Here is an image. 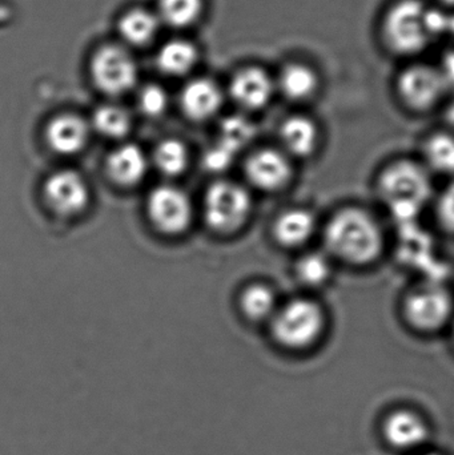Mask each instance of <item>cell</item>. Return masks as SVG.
<instances>
[{"instance_id": "8fae6325", "label": "cell", "mask_w": 454, "mask_h": 455, "mask_svg": "<svg viewBox=\"0 0 454 455\" xmlns=\"http://www.w3.org/2000/svg\"><path fill=\"white\" fill-rule=\"evenodd\" d=\"M248 179L264 191H277L292 179V165L283 152L261 149L248 159L245 165Z\"/></svg>"}, {"instance_id": "6da1fadb", "label": "cell", "mask_w": 454, "mask_h": 455, "mask_svg": "<svg viewBox=\"0 0 454 455\" xmlns=\"http://www.w3.org/2000/svg\"><path fill=\"white\" fill-rule=\"evenodd\" d=\"M328 253L351 265H368L380 257L384 248L381 227L367 211L357 207L336 212L324 229Z\"/></svg>"}, {"instance_id": "277c9868", "label": "cell", "mask_w": 454, "mask_h": 455, "mask_svg": "<svg viewBox=\"0 0 454 455\" xmlns=\"http://www.w3.org/2000/svg\"><path fill=\"white\" fill-rule=\"evenodd\" d=\"M325 313L314 299H296L274 315L275 339L291 350H304L316 344L325 329Z\"/></svg>"}, {"instance_id": "4316f807", "label": "cell", "mask_w": 454, "mask_h": 455, "mask_svg": "<svg viewBox=\"0 0 454 455\" xmlns=\"http://www.w3.org/2000/svg\"><path fill=\"white\" fill-rule=\"evenodd\" d=\"M220 133L221 138L219 143L224 144L237 154L255 138L256 128L252 122L245 117L231 116L224 120Z\"/></svg>"}, {"instance_id": "4fadbf2b", "label": "cell", "mask_w": 454, "mask_h": 455, "mask_svg": "<svg viewBox=\"0 0 454 455\" xmlns=\"http://www.w3.org/2000/svg\"><path fill=\"white\" fill-rule=\"evenodd\" d=\"M383 433L392 448L407 451L421 448L431 435L423 417L410 411H396L389 414L384 422Z\"/></svg>"}, {"instance_id": "ac0fdd59", "label": "cell", "mask_w": 454, "mask_h": 455, "mask_svg": "<svg viewBox=\"0 0 454 455\" xmlns=\"http://www.w3.org/2000/svg\"><path fill=\"white\" fill-rule=\"evenodd\" d=\"M220 106V90L211 80H194L187 84L181 92V107L187 116L191 119H208L218 112Z\"/></svg>"}, {"instance_id": "30bf717a", "label": "cell", "mask_w": 454, "mask_h": 455, "mask_svg": "<svg viewBox=\"0 0 454 455\" xmlns=\"http://www.w3.org/2000/svg\"><path fill=\"white\" fill-rule=\"evenodd\" d=\"M44 196L53 211L61 215H75L84 210L90 199L87 184L74 171H60L50 176L44 186Z\"/></svg>"}, {"instance_id": "f1b7e54d", "label": "cell", "mask_w": 454, "mask_h": 455, "mask_svg": "<svg viewBox=\"0 0 454 455\" xmlns=\"http://www.w3.org/2000/svg\"><path fill=\"white\" fill-rule=\"evenodd\" d=\"M167 93L159 85H147L139 96V106L148 116H159L167 108Z\"/></svg>"}, {"instance_id": "9a60e30c", "label": "cell", "mask_w": 454, "mask_h": 455, "mask_svg": "<svg viewBox=\"0 0 454 455\" xmlns=\"http://www.w3.org/2000/svg\"><path fill=\"white\" fill-rule=\"evenodd\" d=\"M317 221L312 211L307 208H291L275 221L274 235L277 243L287 248L306 245L315 233Z\"/></svg>"}, {"instance_id": "44dd1931", "label": "cell", "mask_w": 454, "mask_h": 455, "mask_svg": "<svg viewBox=\"0 0 454 455\" xmlns=\"http://www.w3.org/2000/svg\"><path fill=\"white\" fill-rule=\"evenodd\" d=\"M159 28V21L154 13L144 10L128 12L119 23V31L125 42L143 45L151 42Z\"/></svg>"}, {"instance_id": "d6986e66", "label": "cell", "mask_w": 454, "mask_h": 455, "mask_svg": "<svg viewBox=\"0 0 454 455\" xmlns=\"http://www.w3.org/2000/svg\"><path fill=\"white\" fill-rule=\"evenodd\" d=\"M109 176L122 186H133L146 175L147 160L135 144H125L109 155L107 162Z\"/></svg>"}, {"instance_id": "1f68e13d", "label": "cell", "mask_w": 454, "mask_h": 455, "mask_svg": "<svg viewBox=\"0 0 454 455\" xmlns=\"http://www.w3.org/2000/svg\"><path fill=\"white\" fill-rule=\"evenodd\" d=\"M450 15L442 8L426 7V26L431 39L450 34Z\"/></svg>"}, {"instance_id": "d6a6232c", "label": "cell", "mask_w": 454, "mask_h": 455, "mask_svg": "<svg viewBox=\"0 0 454 455\" xmlns=\"http://www.w3.org/2000/svg\"><path fill=\"white\" fill-rule=\"evenodd\" d=\"M440 69H442V75H444L448 90L454 91V51L445 53Z\"/></svg>"}, {"instance_id": "f546056e", "label": "cell", "mask_w": 454, "mask_h": 455, "mask_svg": "<svg viewBox=\"0 0 454 455\" xmlns=\"http://www.w3.org/2000/svg\"><path fill=\"white\" fill-rule=\"evenodd\" d=\"M437 220L447 232L454 233V180L440 194L436 204Z\"/></svg>"}, {"instance_id": "ffe728a7", "label": "cell", "mask_w": 454, "mask_h": 455, "mask_svg": "<svg viewBox=\"0 0 454 455\" xmlns=\"http://www.w3.org/2000/svg\"><path fill=\"white\" fill-rule=\"evenodd\" d=\"M197 51L186 40H172L160 48L156 63L160 71L171 76H180L191 71L196 64Z\"/></svg>"}, {"instance_id": "9c48e42d", "label": "cell", "mask_w": 454, "mask_h": 455, "mask_svg": "<svg viewBox=\"0 0 454 455\" xmlns=\"http://www.w3.org/2000/svg\"><path fill=\"white\" fill-rule=\"evenodd\" d=\"M148 213L160 230L175 235L186 230L191 223L192 207L183 191L175 187L162 186L149 195Z\"/></svg>"}, {"instance_id": "836d02e7", "label": "cell", "mask_w": 454, "mask_h": 455, "mask_svg": "<svg viewBox=\"0 0 454 455\" xmlns=\"http://www.w3.org/2000/svg\"><path fill=\"white\" fill-rule=\"evenodd\" d=\"M437 2L442 3L445 7H454V0H437Z\"/></svg>"}, {"instance_id": "3957f363", "label": "cell", "mask_w": 454, "mask_h": 455, "mask_svg": "<svg viewBox=\"0 0 454 455\" xmlns=\"http://www.w3.org/2000/svg\"><path fill=\"white\" fill-rule=\"evenodd\" d=\"M426 3L397 0L386 10L381 21V36L386 48L399 56H415L431 44L426 31Z\"/></svg>"}, {"instance_id": "d4e9b609", "label": "cell", "mask_w": 454, "mask_h": 455, "mask_svg": "<svg viewBox=\"0 0 454 455\" xmlns=\"http://www.w3.org/2000/svg\"><path fill=\"white\" fill-rule=\"evenodd\" d=\"M202 0H160V18L175 28L191 26L202 12Z\"/></svg>"}, {"instance_id": "5bb4252c", "label": "cell", "mask_w": 454, "mask_h": 455, "mask_svg": "<svg viewBox=\"0 0 454 455\" xmlns=\"http://www.w3.org/2000/svg\"><path fill=\"white\" fill-rule=\"evenodd\" d=\"M280 139L291 156L306 159L316 152L320 131L316 122L311 117L306 115H293L283 122Z\"/></svg>"}, {"instance_id": "52a82bcc", "label": "cell", "mask_w": 454, "mask_h": 455, "mask_svg": "<svg viewBox=\"0 0 454 455\" xmlns=\"http://www.w3.org/2000/svg\"><path fill=\"white\" fill-rule=\"evenodd\" d=\"M252 203L243 187L219 181L211 187L205 197V219L219 232H232L247 221Z\"/></svg>"}, {"instance_id": "484cf974", "label": "cell", "mask_w": 454, "mask_h": 455, "mask_svg": "<svg viewBox=\"0 0 454 455\" xmlns=\"http://www.w3.org/2000/svg\"><path fill=\"white\" fill-rule=\"evenodd\" d=\"M93 125L101 135L122 138L131 127L130 115L116 106H103L93 115Z\"/></svg>"}, {"instance_id": "7402d4cb", "label": "cell", "mask_w": 454, "mask_h": 455, "mask_svg": "<svg viewBox=\"0 0 454 455\" xmlns=\"http://www.w3.org/2000/svg\"><path fill=\"white\" fill-rule=\"evenodd\" d=\"M424 157L429 170L454 176V136L447 132L432 135L424 146Z\"/></svg>"}, {"instance_id": "e575fe53", "label": "cell", "mask_w": 454, "mask_h": 455, "mask_svg": "<svg viewBox=\"0 0 454 455\" xmlns=\"http://www.w3.org/2000/svg\"><path fill=\"white\" fill-rule=\"evenodd\" d=\"M450 35H452L454 37V13L450 15Z\"/></svg>"}, {"instance_id": "8992f818", "label": "cell", "mask_w": 454, "mask_h": 455, "mask_svg": "<svg viewBox=\"0 0 454 455\" xmlns=\"http://www.w3.org/2000/svg\"><path fill=\"white\" fill-rule=\"evenodd\" d=\"M399 98L408 108L424 112L434 108L448 91L440 67L431 64H412L400 72L396 80Z\"/></svg>"}, {"instance_id": "83f0119b", "label": "cell", "mask_w": 454, "mask_h": 455, "mask_svg": "<svg viewBox=\"0 0 454 455\" xmlns=\"http://www.w3.org/2000/svg\"><path fill=\"white\" fill-rule=\"evenodd\" d=\"M155 162L165 175H179L186 170L188 152L180 141L165 140L157 147Z\"/></svg>"}, {"instance_id": "4dcf8cb0", "label": "cell", "mask_w": 454, "mask_h": 455, "mask_svg": "<svg viewBox=\"0 0 454 455\" xmlns=\"http://www.w3.org/2000/svg\"><path fill=\"white\" fill-rule=\"evenodd\" d=\"M235 156H236V152L232 151L231 148L224 146V144L219 143L218 146L213 147L205 154V168L213 171V172H221V171L231 167Z\"/></svg>"}, {"instance_id": "e0dca14e", "label": "cell", "mask_w": 454, "mask_h": 455, "mask_svg": "<svg viewBox=\"0 0 454 455\" xmlns=\"http://www.w3.org/2000/svg\"><path fill=\"white\" fill-rule=\"evenodd\" d=\"M277 85L290 100L308 101L319 91L320 77L316 69L309 64L292 61L280 72Z\"/></svg>"}, {"instance_id": "603a6c76", "label": "cell", "mask_w": 454, "mask_h": 455, "mask_svg": "<svg viewBox=\"0 0 454 455\" xmlns=\"http://www.w3.org/2000/svg\"><path fill=\"white\" fill-rule=\"evenodd\" d=\"M332 262L327 254L320 251H309L296 262V278L308 288H322L330 283L332 277Z\"/></svg>"}, {"instance_id": "7c38bea8", "label": "cell", "mask_w": 454, "mask_h": 455, "mask_svg": "<svg viewBox=\"0 0 454 455\" xmlns=\"http://www.w3.org/2000/svg\"><path fill=\"white\" fill-rule=\"evenodd\" d=\"M271 75L260 67H248L237 72L231 83V93L237 104L256 111L268 106L275 93Z\"/></svg>"}, {"instance_id": "2e32d148", "label": "cell", "mask_w": 454, "mask_h": 455, "mask_svg": "<svg viewBox=\"0 0 454 455\" xmlns=\"http://www.w3.org/2000/svg\"><path fill=\"white\" fill-rule=\"evenodd\" d=\"M87 140V124L76 115H60L48 124L47 141L58 154H76Z\"/></svg>"}, {"instance_id": "5b68a950", "label": "cell", "mask_w": 454, "mask_h": 455, "mask_svg": "<svg viewBox=\"0 0 454 455\" xmlns=\"http://www.w3.org/2000/svg\"><path fill=\"white\" fill-rule=\"evenodd\" d=\"M452 294L436 283H426L410 291L404 299L405 320L424 333L444 328L453 315Z\"/></svg>"}, {"instance_id": "cb8c5ba5", "label": "cell", "mask_w": 454, "mask_h": 455, "mask_svg": "<svg viewBox=\"0 0 454 455\" xmlns=\"http://www.w3.org/2000/svg\"><path fill=\"white\" fill-rule=\"evenodd\" d=\"M276 294L264 283H253L242 294V307L252 320H263L275 315Z\"/></svg>"}, {"instance_id": "7a4b0ae2", "label": "cell", "mask_w": 454, "mask_h": 455, "mask_svg": "<svg viewBox=\"0 0 454 455\" xmlns=\"http://www.w3.org/2000/svg\"><path fill=\"white\" fill-rule=\"evenodd\" d=\"M380 197L400 224H412L432 197L428 170L410 160L392 163L381 172Z\"/></svg>"}, {"instance_id": "d590c367", "label": "cell", "mask_w": 454, "mask_h": 455, "mask_svg": "<svg viewBox=\"0 0 454 455\" xmlns=\"http://www.w3.org/2000/svg\"><path fill=\"white\" fill-rule=\"evenodd\" d=\"M421 455H440L439 453H424V454H421Z\"/></svg>"}, {"instance_id": "ba28073f", "label": "cell", "mask_w": 454, "mask_h": 455, "mask_svg": "<svg viewBox=\"0 0 454 455\" xmlns=\"http://www.w3.org/2000/svg\"><path fill=\"white\" fill-rule=\"evenodd\" d=\"M93 83L107 95H122L135 85L138 68L132 56L117 45H104L91 61Z\"/></svg>"}]
</instances>
